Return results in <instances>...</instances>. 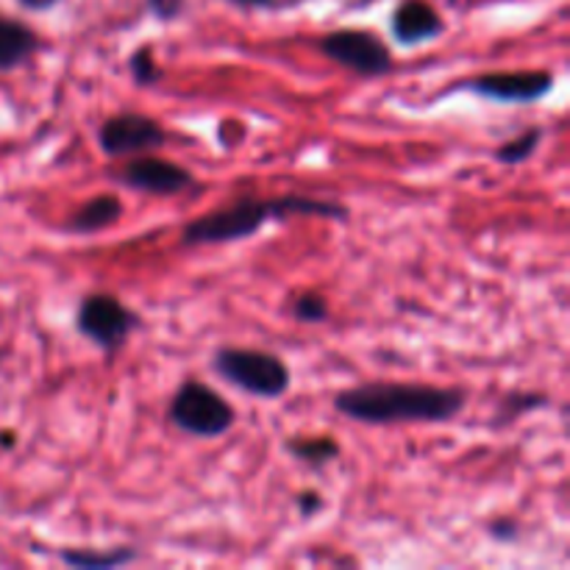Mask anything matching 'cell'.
Here are the masks:
<instances>
[{
  "label": "cell",
  "mask_w": 570,
  "mask_h": 570,
  "mask_svg": "<svg viewBox=\"0 0 570 570\" xmlns=\"http://www.w3.org/2000/svg\"><path fill=\"white\" fill-rule=\"evenodd\" d=\"M0 365H3V351H0Z\"/></svg>",
  "instance_id": "cell-25"
},
{
  "label": "cell",
  "mask_w": 570,
  "mask_h": 570,
  "mask_svg": "<svg viewBox=\"0 0 570 570\" xmlns=\"http://www.w3.org/2000/svg\"><path fill=\"white\" fill-rule=\"evenodd\" d=\"M187 0H148V11L156 17V20H176L181 17Z\"/></svg>",
  "instance_id": "cell-19"
},
{
  "label": "cell",
  "mask_w": 570,
  "mask_h": 570,
  "mask_svg": "<svg viewBox=\"0 0 570 570\" xmlns=\"http://www.w3.org/2000/svg\"><path fill=\"white\" fill-rule=\"evenodd\" d=\"M142 326L137 312L106 293L87 295L76 309V332L87 337L106 356H115L131 334Z\"/></svg>",
  "instance_id": "cell-5"
},
{
  "label": "cell",
  "mask_w": 570,
  "mask_h": 570,
  "mask_svg": "<svg viewBox=\"0 0 570 570\" xmlns=\"http://www.w3.org/2000/svg\"><path fill=\"white\" fill-rule=\"evenodd\" d=\"M20 6H26V9H31V11H48V9H53L56 0H20Z\"/></svg>",
  "instance_id": "cell-23"
},
{
  "label": "cell",
  "mask_w": 570,
  "mask_h": 570,
  "mask_svg": "<svg viewBox=\"0 0 570 570\" xmlns=\"http://www.w3.org/2000/svg\"><path fill=\"white\" fill-rule=\"evenodd\" d=\"M167 417L178 432L200 440L223 438L237 423L234 406L215 387L195 382V379H189L176 390L170 406H167Z\"/></svg>",
  "instance_id": "cell-4"
},
{
  "label": "cell",
  "mask_w": 570,
  "mask_h": 570,
  "mask_svg": "<svg viewBox=\"0 0 570 570\" xmlns=\"http://www.w3.org/2000/svg\"><path fill=\"white\" fill-rule=\"evenodd\" d=\"M212 367H215L217 376H223L228 384L254 395V399L276 401L287 395L289 384H293L287 362L271 351L226 345L212 356Z\"/></svg>",
  "instance_id": "cell-3"
},
{
  "label": "cell",
  "mask_w": 570,
  "mask_h": 570,
  "mask_svg": "<svg viewBox=\"0 0 570 570\" xmlns=\"http://www.w3.org/2000/svg\"><path fill=\"white\" fill-rule=\"evenodd\" d=\"M546 131L540 126H532L527 128V131H521L518 137L507 139V142H501L499 148H495V161H501V165H523L527 159H532L534 150L540 148V142H543Z\"/></svg>",
  "instance_id": "cell-15"
},
{
  "label": "cell",
  "mask_w": 570,
  "mask_h": 570,
  "mask_svg": "<svg viewBox=\"0 0 570 570\" xmlns=\"http://www.w3.org/2000/svg\"><path fill=\"white\" fill-rule=\"evenodd\" d=\"M61 562L67 568L76 570H109L120 566H131L139 560V551L134 546H115V549H61L59 554Z\"/></svg>",
  "instance_id": "cell-13"
},
{
  "label": "cell",
  "mask_w": 570,
  "mask_h": 570,
  "mask_svg": "<svg viewBox=\"0 0 570 570\" xmlns=\"http://www.w3.org/2000/svg\"><path fill=\"white\" fill-rule=\"evenodd\" d=\"M488 532L493 540H507V543H512V540H518L521 529H518L515 521H495V523H490Z\"/></svg>",
  "instance_id": "cell-20"
},
{
  "label": "cell",
  "mask_w": 570,
  "mask_h": 570,
  "mask_svg": "<svg viewBox=\"0 0 570 570\" xmlns=\"http://www.w3.org/2000/svg\"><path fill=\"white\" fill-rule=\"evenodd\" d=\"M111 178L122 184V187L134 189V193L159 195V198H173V195H181L187 189L198 187V178L187 167L154 154L131 156L126 165L111 173Z\"/></svg>",
  "instance_id": "cell-8"
},
{
  "label": "cell",
  "mask_w": 570,
  "mask_h": 570,
  "mask_svg": "<svg viewBox=\"0 0 570 570\" xmlns=\"http://www.w3.org/2000/svg\"><path fill=\"white\" fill-rule=\"evenodd\" d=\"M468 406L460 387H434L417 382H367L334 395V412L365 426L393 423H451Z\"/></svg>",
  "instance_id": "cell-1"
},
{
  "label": "cell",
  "mask_w": 570,
  "mask_h": 570,
  "mask_svg": "<svg viewBox=\"0 0 570 570\" xmlns=\"http://www.w3.org/2000/svg\"><path fill=\"white\" fill-rule=\"evenodd\" d=\"M122 217V200L117 195H95L89 198L81 209L72 212V217L67 220V232L72 234H98L104 228L115 226L117 220Z\"/></svg>",
  "instance_id": "cell-12"
},
{
  "label": "cell",
  "mask_w": 570,
  "mask_h": 570,
  "mask_svg": "<svg viewBox=\"0 0 570 570\" xmlns=\"http://www.w3.org/2000/svg\"><path fill=\"white\" fill-rule=\"evenodd\" d=\"M39 50V37L26 22L0 17V72L22 67Z\"/></svg>",
  "instance_id": "cell-11"
},
{
  "label": "cell",
  "mask_w": 570,
  "mask_h": 570,
  "mask_svg": "<svg viewBox=\"0 0 570 570\" xmlns=\"http://www.w3.org/2000/svg\"><path fill=\"white\" fill-rule=\"evenodd\" d=\"M317 50L334 65L356 72L362 78L387 76L393 70V53L387 42L379 39L373 31H360V28H340V31L326 33L317 42Z\"/></svg>",
  "instance_id": "cell-6"
},
{
  "label": "cell",
  "mask_w": 570,
  "mask_h": 570,
  "mask_svg": "<svg viewBox=\"0 0 570 570\" xmlns=\"http://www.w3.org/2000/svg\"><path fill=\"white\" fill-rule=\"evenodd\" d=\"M17 443V434H11V432H3L0 434V445H6V449H11V445Z\"/></svg>",
  "instance_id": "cell-24"
},
{
  "label": "cell",
  "mask_w": 570,
  "mask_h": 570,
  "mask_svg": "<svg viewBox=\"0 0 570 570\" xmlns=\"http://www.w3.org/2000/svg\"><path fill=\"white\" fill-rule=\"evenodd\" d=\"M232 3L243 6V9H273L278 0H232Z\"/></svg>",
  "instance_id": "cell-22"
},
{
  "label": "cell",
  "mask_w": 570,
  "mask_h": 570,
  "mask_svg": "<svg viewBox=\"0 0 570 570\" xmlns=\"http://www.w3.org/2000/svg\"><path fill=\"white\" fill-rule=\"evenodd\" d=\"M543 406H549V395L534 393V390H527V393L523 390L507 393L501 399L499 412H495V426H510L512 421H518V417L529 415L534 410H543Z\"/></svg>",
  "instance_id": "cell-16"
},
{
  "label": "cell",
  "mask_w": 570,
  "mask_h": 570,
  "mask_svg": "<svg viewBox=\"0 0 570 570\" xmlns=\"http://www.w3.org/2000/svg\"><path fill=\"white\" fill-rule=\"evenodd\" d=\"M284 451H287L293 460L321 471V468L332 465V462L337 460L340 443L334 438H328V434H321V438H304V434H295V438H289L287 443H284Z\"/></svg>",
  "instance_id": "cell-14"
},
{
  "label": "cell",
  "mask_w": 570,
  "mask_h": 570,
  "mask_svg": "<svg viewBox=\"0 0 570 570\" xmlns=\"http://www.w3.org/2000/svg\"><path fill=\"white\" fill-rule=\"evenodd\" d=\"M554 72L551 70H501L482 72L476 78L454 83L449 92H473L495 104H538L540 98L554 89Z\"/></svg>",
  "instance_id": "cell-7"
},
{
  "label": "cell",
  "mask_w": 570,
  "mask_h": 570,
  "mask_svg": "<svg viewBox=\"0 0 570 570\" xmlns=\"http://www.w3.org/2000/svg\"><path fill=\"white\" fill-rule=\"evenodd\" d=\"M287 217H326V220L348 223L351 212L334 200L304 198V195H284V198H239L220 209L206 212L204 217L184 223V245H226L248 239L262 226Z\"/></svg>",
  "instance_id": "cell-2"
},
{
  "label": "cell",
  "mask_w": 570,
  "mask_h": 570,
  "mask_svg": "<svg viewBox=\"0 0 570 570\" xmlns=\"http://www.w3.org/2000/svg\"><path fill=\"white\" fill-rule=\"evenodd\" d=\"M167 142V131L156 117L142 111H120L100 122L98 145L106 156H139L154 154Z\"/></svg>",
  "instance_id": "cell-9"
},
{
  "label": "cell",
  "mask_w": 570,
  "mask_h": 570,
  "mask_svg": "<svg viewBox=\"0 0 570 570\" xmlns=\"http://www.w3.org/2000/svg\"><path fill=\"white\" fill-rule=\"evenodd\" d=\"M321 510H323L321 493H315V490H306V493L298 495V512L304 518L317 515V512H321Z\"/></svg>",
  "instance_id": "cell-21"
},
{
  "label": "cell",
  "mask_w": 570,
  "mask_h": 570,
  "mask_svg": "<svg viewBox=\"0 0 570 570\" xmlns=\"http://www.w3.org/2000/svg\"><path fill=\"white\" fill-rule=\"evenodd\" d=\"M128 70H131L134 81H137L139 87H154L161 78V67L159 61L154 59V48H148V45L134 50L131 59H128Z\"/></svg>",
  "instance_id": "cell-17"
},
{
  "label": "cell",
  "mask_w": 570,
  "mask_h": 570,
  "mask_svg": "<svg viewBox=\"0 0 570 570\" xmlns=\"http://www.w3.org/2000/svg\"><path fill=\"white\" fill-rule=\"evenodd\" d=\"M293 317L298 323H309V326H315V323H323L328 317L326 298H323V295H317V293L298 295V298L293 301Z\"/></svg>",
  "instance_id": "cell-18"
},
{
  "label": "cell",
  "mask_w": 570,
  "mask_h": 570,
  "mask_svg": "<svg viewBox=\"0 0 570 570\" xmlns=\"http://www.w3.org/2000/svg\"><path fill=\"white\" fill-rule=\"evenodd\" d=\"M390 31H393V39L399 45L415 48V45L438 39L440 33L445 31V22L443 17L438 14V9H432L426 0H404V3L393 11Z\"/></svg>",
  "instance_id": "cell-10"
}]
</instances>
